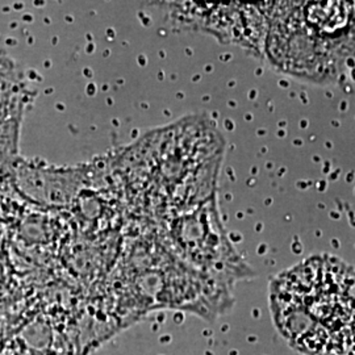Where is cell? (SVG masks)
Returning a JSON list of instances; mask_svg holds the SVG:
<instances>
[{"label": "cell", "instance_id": "cell-1", "mask_svg": "<svg viewBox=\"0 0 355 355\" xmlns=\"http://www.w3.org/2000/svg\"><path fill=\"white\" fill-rule=\"evenodd\" d=\"M275 327L304 355H354V270L343 259L315 255L270 284Z\"/></svg>", "mask_w": 355, "mask_h": 355}, {"label": "cell", "instance_id": "cell-2", "mask_svg": "<svg viewBox=\"0 0 355 355\" xmlns=\"http://www.w3.org/2000/svg\"><path fill=\"white\" fill-rule=\"evenodd\" d=\"M167 232L178 259L220 287L225 288L252 274L221 224L215 195L199 207L171 217Z\"/></svg>", "mask_w": 355, "mask_h": 355}]
</instances>
